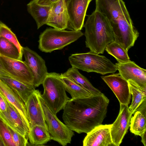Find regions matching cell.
Returning <instances> with one entry per match:
<instances>
[{
  "mask_svg": "<svg viewBox=\"0 0 146 146\" xmlns=\"http://www.w3.org/2000/svg\"><path fill=\"white\" fill-rule=\"evenodd\" d=\"M5 99L7 109L5 111H0V117L8 126L22 135L27 137L29 129L15 108Z\"/></svg>",
  "mask_w": 146,
  "mask_h": 146,
  "instance_id": "d6986e66",
  "label": "cell"
},
{
  "mask_svg": "<svg viewBox=\"0 0 146 146\" xmlns=\"http://www.w3.org/2000/svg\"><path fill=\"white\" fill-rule=\"evenodd\" d=\"M68 60L72 67L87 72L104 75L114 73L117 70L115 65L109 59L90 51L72 54Z\"/></svg>",
  "mask_w": 146,
  "mask_h": 146,
  "instance_id": "3957f363",
  "label": "cell"
},
{
  "mask_svg": "<svg viewBox=\"0 0 146 146\" xmlns=\"http://www.w3.org/2000/svg\"><path fill=\"white\" fill-rule=\"evenodd\" d=\"M110 22L114 33V41L128 52L134 46L139 35L131 17H123Z\"/></svg>",
  "mask_w": 146,
  "mask_h": 146,
  "instance_id": "52a82bcc",
  "label": "cell"
},
{
  "mask_svg": "<svg viewBox=\"0 0 146 146\" xmlns=\"http://www.w3.org/2000/svg\"><path fill=\"white\" fill-rule=\"evenodd\" d=\"M7 105L4 97L0 93V111H4L6 110Z\"/></svg>",
  "mask_w": 146,
  "mask_h": 146,
  "instance_id": "d6a6232c",
  "label": "cell"
},
{
  "mask_svg": "<svg viewBox=\"0 0 146 146\" xmlns=\"http://www.w3.org/2000/svg\"><path fill=\"white\" fill-rule=\"evenodd\" d=\"M96 9L110 22L123 17H130L123 0H96Z\"/></svg>",
  "mask_w": 146,
  "mask_h": 146,
  "instance_id": "30bf717a",
  "label": "cell"
},
{
  "mask_svg": "<svg viewBox=\"0 0 146 146\" xmlns=\"http://www.w3.org/2000/svg\"><path fill=\"white\" fill-rule=\"evenodd\" d=\"M0 76H5L8 77L7 75L1 70H0Z\"/></svg>",
  "mask_w": 146,
  "mask_h": 146,
  "instance_id": "d590c367",
  "label": "cell"
},
{
  "mask_svg": "<svg viewBox=\"0 0 146 146\" xmlns=\"http://www.w3.org/2000/svg\"><path fill=\"white\" fill-rule=\"evenodd\" d=\"M105 50L114 57L119 63H123L130 60L128 52L120 44L113 41L108 44Z\"/></svg>",
  "mask_w": 146,
  "mask_h": 146,
  "instance_id": "83f0119b",
  "label": "cell"
},
{
  "mask_svg": "<svg viewBox=\"0 0 146 146\" xmlns=\"http://www.w3.org/2000/svg\"><path fill=\"white\" fill-rule=\"evenodd\" d=\"M38 96L51 139L63 146L70 143L74 135L73 131L57 117L45 102L39 91Z\"/></svg>",
  "mask_w": 146,
  "mask_h": 146,
  "instance_id": "8992f818",
  "label": "cell"
},
{
  "mask_svg": "<svg viewBox=\"0 0 146 146\" xmlns=\"http://www.w3.org/2000/svg\"><path fill=\"white\" fill-rule=\"evenodd\" d=\"M109 103V99L103 94L70 99L63 109L62 119L73 131L87 133L102 124Z\"/></svg>",
  "mask_w": 146,
  "mask_h": 146,
  "instance_id": "6da1fadb",
  "label": "cell"
},
{
  "mask_svg": "<svg viewBox=\"0 0 146 146\" xmlns=\"http://www.w3.org/2000/svg\"><path fill=\"white\" fill-rule=\"evenodd\" d=\"M0 70L4 73L7 75L8 77L11 78V76L6 71L5 68L3 65L0 59Z\"/></svg>",
  "mask_w": 146,
  "mask_h": 146,
  "instance_id": "836d02e7",
  "label": "cell"
},
{
  "mask_svg": "<svg viewBox=\"0 0 146 146\" xmlns=\"http://www.w3.org/2000/svg\"><path fill=\"white\" fill-rule=\"evenodd\" d=\"M127 82L130 92L132 96V101L129 107L132 115L141 104L144 98L146 97V89L140 87L131 80H128Z\"/></svg>",
  "mask_w": 146,
  "mask_h": 146,
  "instance_id": "cb8c5ba5",
  "label": "cell"
},
{
  "mask_svg": "<svg viewBox=\"0 0 146 146\" xmlns=\"http://www.w3.org/2000/svg\"><path fill=\"white\" fill-rule=\"evenodd\" d=\"M0 55L10 58L22 60V56L13 43L0 36Z\"/></svg>",
  "mask_w": 146,
  "mask_h": 146,
  "instance_id": "4316f807",
  "label": "cell"
},
{
  "mask_svg": "<svg viewBox=\"0 0 146 146\" xmlns=\"http://www.w3.org/2000/svg\"><path fill=\"white\" fill-rule=\"evenodd\" d=\"M0 79L15 91L25 103L35 88L23 83L11 77L0 76Z\"/></svg>",
  "mask_w": 146,
  "mask_h": 146,
  "instance_id": "603a6c76",
  "label": "cell"
},
{
  "mask_svg": "<svg viewBox=\"0 0 146 146\" xmlns=\"http://www.w3.org/2000/svg\"><path fill=\"white\" fill-rule=\"evenodd\" d=\"M77 69L72 67L62 74L70 78L93 95L103 94L98 89L95 88L88 79L82 74Z\"/></svg>",
  "mask_w": 146,
  "mask_h": 146,
  "instance_id": "7402d4cb",
  "label": "cell"
},
{
  "mask_svg": "<svg viewBox=\"0 0 146 146\" xmlns=\"http://www.w3.org/2000/svg\"><path fill=\"white\" fill-rule=\"evenodd\" d=\"M59 0H36L38 4L41 5L50 6Z\"/></svg>",
  "mask_w": 146,
  "mask_h": 146,
  "instance_id": "1f68e13d",
  "label": "cell"
},
{
  "mask_svg": "<svg viewBox=\"0 0 146 146\" xmlns=\"http://www.w3.org/2000/svg\"><path fill=\"white\" fill-rule=\"evenodd\" d=\"M0 93L17 110L29 130L30 123L25 110V103L15 91L0 79Z\"/></svg>",
  "mask_w": 146,
  "mask_h": 146,
  "instance_id": "e0dca14e",
  "label": "cell"
},
{
  "mask_svg": "<svg viewBox=\"0 0 146 146\" xmlns=\"http://www.w3.org/2000/svg\"><path fill=\"white\" fill-rule=\"evenodd\" d=\"M39 91L38 90H35L29 96L25 103V110L30 127L40 125L48 128L38 97Z\"/></svg>",
  "mask_w": 146,
  "mask_h": 146,
  "instance_id": "2e32d148",
  "label": "cell"
},
{
  "mask_svg": "<svg viewBox=\"0 0 146 146\" xmlns=\"http://www.w3.org/2000/svg\"><path fill=\"white\" fill-rule=\"evenodd\" d=\"M101 77L115 94L120 104H129L131 94L127 81L119 73Z\"/></svg>",
  "mask_w": 146,
  "mask_h": 146,
  "instance_id": "5bb4252c",
  "label": "cell"
},
{
  "mask_svg": "<svg viewBox=\"0 0 146 146\" xmlns=\"http://www.w3.org/2000/svg\"><path fill=\"white\" fill-rule=\"evenodd\" d=\"M119 114L110 129L111 135L115 146H119L129 127L132 115L128 105L120 104Z\"/></svg>",
  "mask_w": 146,
  "mask_h": 146,
  "instance_id": "7c38bea8",
  "label": "cell"
},
{
  "mask_svg": "<svg viewBox=\"0 0 146 146\" xmlns=\"http://www.w3.org/2000/svg\"><path fill=\"white\" fill-rule=\"evenodd\" d=\"M0 137L5 146H15L7 125L0 117Z\"/></svg>",
  "mask_w": 146,
  "mask_h": 146,
  "instance_id": "f546056e",
  "label": "cell"
},
{
  "mask_svg": "<svg viewBox=\"0 0 146 146\" xmlns=\"http://www.w3.org/2000/svg\"><path fill=\"white\" fill-rule=\"evenodd\" d=\"M50 9L51 6L40 5L36 0H32L27 5V11L36 21L37 29L47 23Z\"/></svg>",
  "mask_w": 146,
  "mask_h": 146,
  "instance_id": "ffe728a7",
  "label": "cell"
},
{
  "mask_svg": "<svg viewBox=\"0 0 146 146\" xmlns=\"http://www.w3.org/2000/svg\"><path fill=\"white\" fill-rule=\"evenodd\" d=\"M146 131L141 136V142L145 146H146Z\"/></svg>",
  "mask_w": 146,
  "mask_h": 146,
  "instance_id": "e575fe53",
  "label": "cell"
},
{
  "mask_svg": "<svg viewBox=\"0 0 146 146\" xmlns=\"http://www.w3.org/2000/svg\"><path fill=\"white\" fill-rule=\"evenodd\" d=\"M0 59L11 78L26 85L34 86V76L25 61L10 58L0 55Z\"/></svg>",
  "mask_w": 146,
  "mask_h": 146,
  "instance_id": "ba28073f",
  "label": "cell"
},
{
  "mask_svg": "<svg viewBox=\"0 0 146 146\" xmlns=\"http://www.w3.org/2000/svg\"><path fill=\"white\" fill-rule=\"evenodd\" d=\"M92 0H64L68 21L67 29L81 31L84 26L87 10Z\"/></svg>",
  "mask_w": 146,
  "mask_h": 146,
  "instance_id": "9c48e42d",
  "label": "cell"
},
{
  "mask_svg": "<svg viewBox=\"0 0 146 146\" xmlns=\"http://www.w3.org/2000/svg\"><path fill=\"white\" fill-rule=\"evenodd\" d=\"M119 74L127 81L130 80L140 87L146 89V70L130 60L115 64Z\"/></svg>",
  "mask_w": 146,
  "mask_h": 146,
  "instance_id": "4fadbf2b",
  "label": "cell"
},
{
  "mask_svg": "<svg viewBox=\"0 0 146 146\" xmlns=\"http://www.w3.org/2000/svg\"><path fill=\"white\" fill-rule=\"evenodd\" d=\"M0 36L4 37L14 44L18 48L21 55L23 56V47L19 43L16 35L10 28L1 21H0Z\"/></svg>",
  "mask_w": 146,
  "mask_h": 146,
  "instance_id": "f1b7e54d",
  "label": "cell"
},
{
  "mask_svg": "<svg viewBox=\"0 0 146 146\" xmlns=\"http://www.w3.org/2000/svg\"><path fill=\"white\" fill-rule=\"evenodd\" d=\"M84 26L86 47L92 52L103 54L106 46L115 41L110 21L98 11L95 10L88 16Z\"/></svg>",
  "mask_w": 146,
  "mask_h": 146,
  "instance_id": "7a4b0ae2",
  "label": "cell"
},
{
  "mask_svg": "<svg viewBox=\"0 0 146 146\" xmlns=\"http://www.w3.org/2000/svg\"><path fill=\"white\" fill-rule=\"evenodd\" d=\"M111 124L102 125L95 127L87 133L83 141L84 146H115L110 129Z\"/></svg>",
  "mask_w": 146,
  "mask_h": 146,
  "instance_id": "9a60e30c",
  "label": "cell"
},
{
  "mask_svg": "<svg viewBox=\"0 0 146 146\" xmlns=\"http://www.w3.org/2000/svg\"><path fill=\"white\" fill-rule=\"evenodd\" d=\"M8 126V125H7ZM15 146H26L28 145V139L17 132L8 126Z\"/></svg>",
  "mask_w": 146,
  "mask_h": 146,
  "instance_id": "4dcf8cb0",
  "label": "cell"
},
{
  "mask_svg": "<svg viewBox=\"0 0 146 146\" xmlns=\"http://www.w3.org/2000/svg\"><path fill=\"white\" fill-rule=\"evenodd\" d=\"M60 76L55 72H48L42 84L44 88L42 98L56 115L63 109L70 99Z\"/></svg>",
  "mask_w": 146,
  "mask_h": 146,
  "instance_id": "277c9868",
  "label": "cell"
},
{
  "mask_svg": "<svg viewBox=\"0 0 146 146\" xmlns=\"http://www.w3.org/2000/svg\"><path fill=\"white\" fill-rule=\"evenodd\" d=\"M83 35L81 31L47 28L39 36L38 48L42 52L50 53L55 50L62 49L77 40Z\"/></svg>",
  "mask_w": 146,
  "mask_h": 146,
  "instance_id": "5b68a950",
  "label": "cell"
},
{
  "mask_svg": "<svg viewBox=\"0 0 146 146\" xmlns=\"http://www.w3.org/2000/svg\"><path fill=\"white\" fill-rule=\"evenodd\" d=\"M5 146V145L3 141L0 137V146Z\"/></svg>",
  "mask_w": 146,
  "mask_h": 146,
  "instance_id": "8d00e7d4",
  "label": "cell"
},
{
  "mask_svg": "<svg viewBox=\"0 0 146 146\" xmlns=\"http://www.w3.org/2000/svg\"><path fill=\"white\" fill-rule=\"evenodd\" d=\"M60 77L63 83L66 91L70 95L72 99L88 97L92 94L81 86L68 77L60 74Z\"/></svg>",
  "mask_w": 146,
  "mask_h": 146,
  "instance_id": "d4e9b609",
  "label": "cell"
},
{
  "mask_svg": "<svg viewBox=\"0 0 146 146\" xmlns=\"http://www.w3.org/2000/svg\"><path fill=\"white\" fill-rule=\"evenodd\" d=\"M131 117L129 127L131 133L140 136L146 131V111L136 110Z\"/></svg>",
  "mask_w": 146,
  "mask_h": 146,
  "instance_id": "484cf974",
  "label": "cell"
},
{
  "mask_svg": "<svg viewBox=\"0 0 146 146\" xmlns=\"http://www.w3.org/2000/svg\"><path fill=\"white\" fill-rule=\"evenodd\" d=\"M25 62L31 69L34 76L35 88L42 84L47 73L45 60L37 53L27 46L23 47Z\"/></svg>",
  "mask_w": 146,
  "mask_h": 146,
  "instance_id": "8fae6325",
  "label": "cell"
},
{
  "mask_svg": "<svg viewBox=\"0 0 146 146\" xmlns=\"http://www.w3.org/2000/svg\"><path fill=\"white\" fill-rule=\"evenodd\" d=\"M27 136L30 144L35 145H43L51 139L48 128L40 125L31 127Z\"/></svg>",
  "mask_w": 146,
  "mask_h": 146,
  "instance_id": "44dd1931",
  "label": "cell"
},
{
  "mask_svg": "<svg viewBox=\"0 0 146 146\" xmlns=\"http://www.w3.org/2000/svg\"><path fill=\"white\" fill-rule=\"evenodd\" d=\"M68 16L64 0H59L51 6V9L46 25L57 29H67Z\"/></svg>",
  "mask_w": 146,
  "mask_h": 146,
  "instance_id": "ac0fdd59",
  "label": "cell"
}]
</instances>
